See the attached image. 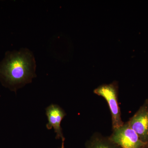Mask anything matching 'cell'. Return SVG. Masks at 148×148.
<instances>
[{
	"label": "cell",
	"instance_id": "cell-7",
	"mask_svg": "<svg viewBox=\"0 0 148 148\" xmlns=\"http://www.w3.org/2000/svg\"><path fill=\"white\" fill-rule=\"evenodd\" d=\"M146 148H148V144L146 146Z\"/></svg>",
	"mask_w": 148,
	"mask_h": 148
},
{
	"label": "cell",
	"instance_id": "cell-4",
	"mask_svg": "<svg viewBox=\"0 0 148 148\" xmlns=\"http://www.w3.org/2000/svg\"><path fill=\"white\" fill-rule=\"evenodd\" d=\"M140 140L148 144V100L145 101L138 111L127 121Z\"/></svg>",
	"mask_w": 148,
	"mask_h": 148
},
{
	"label": "cell",
	"instance_id": "cell-3",
	"mask_svg": "<svg viewBox=\"0 0 148 148\" xmlns=\"http://www.w3.org/2000/svg\"><path fill=\"white\" fill-rule=\"evenodd\" d=\"M112 130L109 138L121 148H146L147 145L141 141L127 122Z\"/></svg>",
	"mask_w": 148,
	"mask_h": 148
},
{
	"label": "cell",
	"instance_id": "cell-6",
	"mask_svg": "<svg viewBox=\"0 0 148 148\" xmlns=\"http://www.w3.org/2000/svg\"><path fill=\"white\" fill-rule=\"evenodd\" d=\"M86 148H121L112 142L109 137L95 133L86 144Z\"/></svg>",
	"mask_w": 148,
	"mask_h": 148
},
{
	"label": "cell",
	"instance_id": "cell-2",
	"mask_svg": "<svg viewBox=\"0 0 148 148\" xmlns=\"http://www.w3.org/2000/svg\"><path fill=\"white\" fill-rule=\"evenodd\" d=\"M118 89L117 82L114 81L110 84L101 85L93 90L95 94L103 97L108 103L112 116V130L118 128L124 123L122 120L118 102Z\"/></svg>",
	"mask_w": 148,
	"mask_h": 148
},
{
	"label": "cell",
	"instance_id": "cell-5",
	"mask_svg": "<svg viewBox=\"0 0 148 148\" xmlns=\"http://www.w3.org/2000/svg\"><path fill=\"white\" fill-rule=\"evenodd\" d=\"M46 114L47 115L48 123L47 124V127L48 129L53 128L56 133V139H61L62 140V145L61 148H64L65 138L62 132L61 122L66 114L65 112L59 106L55 105H51L46 109Z\"/></svg>",
	"mask_w": 148,
	"mask_h": 148
},
{
	"label": "cell",
	"instance_id": "cell-1",
	"mask_svg": "<svg viewBox=\"0 0 148 148\" xmlns=\"http://www.w3.org/2000/svg\"><path fill=\"white\" fill-rule=\"evenodd\" d=\"M36 67L34 57L29 49L7 51L0 62V81L5 87L16 90L32 80Z\"/></svg>",
	"mask_w": 148,
	"mask_h": 148
}]
</instances>
